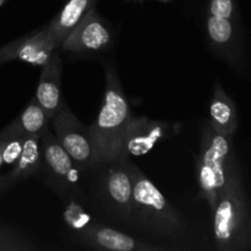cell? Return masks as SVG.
I'll return each instance as SVG.
<instances>
[{
  "label": "cell",
  "instance_id": "6da1fadb",
  "mask_svg": "<svg viewBox=\"0 0 251 251\" xmlns=\"http://www.w3.org/2000/svg\"><path fill=\"white\" fill-rule=\"evenodd\" d=\"M88 207L97 215L127 226L132 208L134 163L127 157L98 164L83 178Z\"/></svg>",
  "mask_w": 251,
  "mask_h": 251
},
{
  "label": "cell",
  "instance_id": "7a4b0ae2",
  "mask_svg": "<svg viewBox=\"0 0 251 251\" xmlns=\"http://www.w3.org/2000/svg\"><path fill=\"white\" fill-rule=\"evenodd\" d=\"M213 215V238L218 251L250 250V206L235 161L216 200Z\"/></svg>",
  "mask_w": 251,
  "mask_h": 251
},
{
  "label": "cell",
  "instance_id": "3957f363",
  "mask_svg": "<svg viewBox=\"0 0 251 251\" xmlns=\"http://www.w3.org/2000/svg\"><path fill=\"white\" fill-rule=\"evenodd\" d=\"M129 226L154 238L172 240L183 239L188 230L184 216L136 166Z\"/></svg>",
  "mask_w": 251,
  "mask_h": 251
},
{
  "label": "cell",
  "instance_id": "277c9868",
  "mask_svg": "<svg viewBox=\"0 0 251 251\" xmlns=\"http://www.w3.org/2000/svg\"><path fill=\"white\" fill-rule=\"evenodd\" d=\"M131 117L130 104L117 71L112 65H107L102 107L95 122L88 126L96 166L119 158L123 136Z\"/></svg>",
  "mask_w": 251,
  "mask_h": 251
},
{
  "label": "cell",
  "instance_id": "5b68a950",
  "mask_svg": "<svg viewBox=\"0 0 251 251\" xmlns=\"http://www.w3.org/2000/svg\"><path fill=\"white\" fill-rule=\"evenodd\" d=\"M233 162V137L220 134L213 130L210 122H206L198 157V181L201 198L207 201L211 212Z\"/></svg>",
  "mask_w": 251,
  "mask_h": 251
},
{
  "label": "cell",
  "instance_id": "8992f818",
  "mask_svg": "<svg viewBox=\"0 0 251 251\" xmlns=\"http://www.w3.org/2000/svg\"><path fill=\"white\" fill-rule=\"evenodd\" d=\"M41 145L43 152L42 172H44V181L47 185L64 203L75 200L88 206L85 189L81 186L82 176L54 136L50 126L41 136Z\"/></svg>",
  "mask_w": 251,
  "mask_h": 251
},
{
  "label": "cell",
  "instance_id": "52a82bcc",
  "mask_svg": "<svg viewBox=\"0 0 251 251\" xmlns=\"http://www.w3.org/2000/svg\"><path fill=\"white\" fill-rule=\"evenodd\" d=\"M49 126L59 144L77 167L82 178H85L96 166L95 150L88 127L76 118L66 104L50 118Z\"/></svg>",
  "mask_w": 251,
  "mask_h": 251
},
{
  "label": "cell",
  "instance_id": "ba28073f",
  "mask_svg": "<svg viewBox=\"0 0 251 251\" xmlns=\"http://www.w3.org/2000/svg\"><path fill=\"white\" fill-rule=\"evenodd\" d=\"M114 41L109 25L97 12L91 9L74 31L66 37L60 48L76 58H87L108 50Z\"/></svg>",
  "mask_w": 251,
  "mask_h": 251
},
{
  "label": "cell",
  "instance_id": "9c48e42d",
  "mask_svg": "<svg viewBox=\"0 0 251 251\" xmlns=\"http://www.w3.org/2000/svg\"><path fill=\"white\" fill-rule=\"evenodd\" d=\"M74 239L81 247L92 250L109 251H162L167 248L144 243L93 218L81 229L73 232Z\"/></svg>",
  "mask_w": 251,
  "mask_h": 251
},
{
  "label": "cell",
  "instance_id": "30bf717a",
  "mask_svg": "<svg viewBox=\"0 0 251 251\" xmlns=\"http://www.w3.org/2000/svg\"><path fill=\"white\" fill-rule=\"evenodd\" d=\"M169 132L171 126L168 123L132 115L123 136L120 157L144 156L156 146L157 142L166 139Z\"/></svg>",
  "mask_w": 251,
  "mask_h": 251
},
{
  "label": "cell",
  "instance_id": "8fae6325",
  "mask_svg": "<svg viewBox=\"0 0 251 251\" xmlns=\"http://www.w3.org/2000/svg\"><path fill=\"white\" fill-rule=\"evenodd\" d=\"M203 28L213 50L230 65L240 66V22L206 14Z\"/></svg>",
  "mask_w": 251,
  "mask_h": 251
},
{
  "label": "cell",
  "instance_id": "7c38bea8",
  "mask_svg": "<svg viewBox=\"0 0 251 251\" xmlns=\"http://www.w3.org/2000/svg\"><path fill=\"white\" fill-rule=\"evenodd\" d=\"M41 68V77H39L34 98L50 119L65 104L61 96L63 61H61L60 55L55 51L51 58Z\"/></svg>",
  "mask_w": 251,
  "mask_h": 251
},
{
  "label": "cell",
  "instance_id": "4fadbf2b",
  "mask_svg": "<svg viewBox=\"0 0 251 251\" xmlns=\"http://www.w3.org/2000/svg\"><path fill=\"white\" fill-rule=\"evenodd\" d=\"M96 4L97 0H69L63 9L43 26L47 34L60 48L66 37L74 31L91 9H95Z\"/></svg>",
  "mask_w": 251,
  "mask_h": 251
},
{
  "label": "cell",
  "instance_id": "5bb4252c",
  "mask_svg": "<svg viewBox=\"0 0 251 251\" xmlns=\"http://www.w3.org/2000/svg\"><path fill=\"white\" fill-rule=\"evenodd\" d=\"M210 124L220 134L233 137L238 129V112L235 102L226 93L220 82L213 87L210 102Z\"/></svg>",
  "mask_w": 251,
  "mask_h": 251
},
{
  "label": "cell",
  "instance_id": "9a60e30c",
  "mask_svg": "<svg viewBox=\"0 0 251 251\" xmlns=\"http://www.w3.org/2000/svg\"><path fill=\"white\" fill-rule=\"evenodd\" d=\"M59 49L58 44L47 34L44 27L21 37L15 50V59L32 66H43Z\"/></svg>",
  "mask_w": 251,
  "mask_h": 251
},
{
  "label": "cell",
  "instance_id": "2e32d148",
  "mask_svg": "<svg viewBox=\"0 0 251 251\" xmlns=\"http://www.w3.org/2000/svg\"><path fill=\"white\" fill-rule=\"evenodd\" d=\"M49 117L44 112L43 108L38 104L36 98H32L26 105L21 114L12 120L9 125L4 127V131L9 136H39L44 134L49 127Z\"/></svg>",
  "mask_w": 251,
  "mask_h": 251
},
{
  "label": "cell",
  "instance_id": "e0dca14e",
  "mask_svg": "<svg viewBox=\"0 0 251 251\" xmlns=\"http://www.w3.org/2000/svg\"><path fill=\"white\" fill-rule=\"evenodd\" d=\"M43 171V152H42L41 137L27 136L25 139L21 153L17 161L12 164L9 176L15 183L25 180Z\"/></svg>",
  "mask_w": 251,
  "mask_h": 251
},
{
  "label": "cell",
  "instance_id": "ac0fdd59",
  "mask_svg": "<svg viewBox=\"0 0 251 251\" xmlns=\"http://www.w3.org/2000/svg\"><path fill=\"white\" fill-rule=\"evenodd\" d=\"M37 245L25 233L0 225V251H33Z\"/></svg>",
  "mask_w": 251,
  "mask_h": 251
},
{
  "label": "cell",
  "instance_id": "d6986e66",
  "mask_svg": "<svg viewBox=\"0 0 251 251\" xmlns=\"http://www.w3.org/2000/svg\"><path fill=\"white\" fill-rule=\"evenodd\" d=\"M207 14L240 22L238 0H208Z\"/></svg>",
  "mask_w": 251,
  "mask_h": 251
},
{
  "label": "cell",
  "instance_id": "ffe728a7",
  "mask_svg": "<svg viewBox=\"0 0 251 251\" xmlns=\"http://www.w3.org/2000/svg\"><path fill=\"white\" fill-rule=\"evenodd\" d=\"M20 41H21V37L17 38L16 41L11 42V43H7L5 46L0 47V65L7 61H11L15 59V50H16L17 46H19Z\"/></svg>",
  "mask_w": 251,
  "mask_h": 251
},
{
  "label": "cell",
  "instance_id": "44dd1931",
  "mask_svg": "<svg viewBox=\"0 0 251 251\" xmlns=\"http://www.w3.org/2000/svg\"><path fill=\"white\" fill-rule=\"evenodd\" d=\"M14 184L16 183L12 180V178L9 174H7V176H1V174H0V195H1L4 191H6L10 186L14 185Z\"/></svg>",
  "mask_w": 251,
  "mask_h": 251
},
{
  "label": "cell",
  "instance_id": "7402d4cb",
  "mask_svg": "<svg viewBox=\"0 0 251 251\" xmlns=\"http://www.w3.org/2000/svg\"><path fill=\"white\" fill-rule=\"evenodd\" d=\"M9 139H11V136H9V135H7L6 132L4 131V130H1V131H0V168L4 166L2 151H4V146H5V144H6L7 140H9Z\"/></svg>",
  "mask_w": 251,
  "mask_h": 251
},
{
  "label": "cell",
  "instance_id": "603a6c76",
  "mask_svg": "<svg viewBox=\"0 0 251 251\" xmlns=\"http://www.w3.org/2000/svg\"><path fill=\"white\" fill-rule=\"evenodd\" d=\"M6 1H7V0H0V7H1L2 5H4Z\"/></svg>",
  "mask_w": 251,
  "mask_h": 251
},
{
  "label": "cell",
  "instance_id": "cb8c5ba5",
  "mask_svg": "<svg viewBox=\"0 0 251 251\" xmlns=\"http://www.w3.org/2000/svg\"><path fill=\"white\" fill-rule=\"evenodd\" d=\"M129 1H139V2H142V1H145V0H129Z\"/></svg>",
  "mask_w": 251,
  "mask_h": 251
},
{
  "label": "cell",
  "instance_id": "d4e9b609",
  "mask_svg": "<svg viewBox=\"0 0 251 251\" xmlns=\"http://www.w3.org/2000/svg\"><path fill=\"white\" fill-rule=\"evenodd\" d=\"M158 1H162V2H168V1H171V0H158Z\"/></svg>",
  "mask_w": 251,
  "mask_h": 251
}]
</instances>
